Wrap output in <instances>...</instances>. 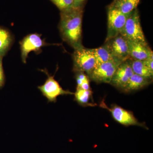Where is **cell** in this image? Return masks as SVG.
Masks as SVG:
<instances>
[{
	"mask_svg": "<svg viewBox=\"0 0 153 153\" xmlns=\"http://www.w3.org/2000/svg\"><path fill=\"white\" fill-rule=\"evenodd\" d=\"M82 16L81 7H73L60 12V33L63 40L74 49L82 45Z\"/></svg>",
	"mask_w": 153,
	"mask_h": 153,
	"instance_id": "6da1fadb",
	"label": "cell"
},
{
	"mask_svg": "<svg viewBox=\"0 0 153 153\" xmlns=\"http://www.w3.org/2000/svg\"><path fill=\"white\" fill-rule=\"evenodd\" d=\"M73 55V70L76 72H86L90 75L96 66L94 49L83 46L75 48Z\"/></svg>",
	"mask_w": 153,
	"mask_h": 153,
	"instance_id": "7a4b0ae2",
	"label": "cell"
},
{
	"mask_svg": "<svg viewBox=\"0 0 153 153\" xmlns=\"http://www.w3.org/2000/svg\"><path fill=\"white\" fill-rule=\"evenodd\" d=\"M120 34L128 41L147 43L141 26L139 13L137 9L129 16Z\"/></svg>",
	"mask_w": 153,
	"mask_h": 153,
	"instance_id": "3957f363",
	"label": "cell"
},
{
	"mask_svg": "<svg viewBox=\"0 0 153 153\" xmlns=\"http://www.w3.org/2000/svg\"><path fill=\"white\" fill-rule=\"evenodd\" d=\"M131 13H123L117 9L109 6L108 11V32L105 42L120 34Z\"/></svg>",
	"mask_w": 153,
	"mask_h": 153,
	"instance_id": "277c9868",
	"label": "cell"
},
{
	"mask_svg": "<svg viewBox=\"0 0 153 153\" xmlns=\"http://www.w3.org/2000/svg\"><path fill=\"white\" fill-rule=\"evenodd\" d=\"M123 61L115 58L96 66L89 76L97 83H110L115 72Z\"/></svg>",
	"mask_w": 153,
	"mask_h": 153,
	"instance_id": "5b68a950",
	"label": "cell"
},
{
	"mask_svg": "<svg viewBox=\"0 0 153 153\" xmlns=\"http://www.w3.org/2000/svg\"><path fill=\"white\" fill-rule=\"evenodd\" d=\"M41 71L47 74V78L44 84L38 86V88L49 102H56L59 96L74 94L69 91L64 90L55 80L54 75H50L46 69Z\"/></svg>",
	"mask_w": 153,
	"mask_h": 153,
	"instance_id": "8992f818",
	"label": "cell"
},
{
	"mask_svg": "<svg viewBox=\"0 0 153 153\" xmlns=\"http://www.w3.org/2000/svg\"><path fill=\"white\" fill-rule=\"evenodd\" d=\"M100 105L102 108L109 111L114 120L123 125L126 126H138L146 127L144 123H140L138 121L132 112L124 109L121 107L114 105L109 108L105 103L104 100L101 101Z\"/></svg>",
	"mask_w": 153,
	"mask_h": 153,
	"instance_id": "52a82bcc",
	"label": "cell"
},
{
	"mask_svg": "<svg viewBox=\"0 0 153 153\" xmlns=\"http://www.w3.org/2000/svg\"><path fill=\"white\" fill-rule=\"evenodd\" d=\"M38 33L30 34L20 42L21 56L22 62L26 63L28 55L30 52H38L42 47L48 45Z\"/></svg>",
	"mask_w": 153,
	"mask_h": 153,
	"instance_id": "ba28073f",
	"label": "cell"
},
{
	"mask_svg": "<svg viewBox=\"0 0 153 153\" xmlns=\"http://www.w3.org/2000/svg\"><path fill=\"white\" fill-rule=\"evenodd\" d=\"M113 56L122 61L130 59L127 40L120 34L105 42Z\"/></svg>",
	"mask_w": 153,
	"mask_h": 153,
	"instance_id": "9c48e42d",
	"label": "cell"
},
{
	"mask_svg": "<svg viewBox=\"0 0 153 153\" xmlns=\"http://www.w3.org/2000/svg\"><path fill=\"white\" fill-rule=\"evenodd\" d=\"M134 74L131 66V59L122 62L117 69L110 83L117 88L123 89Z\"/></svg>",
	"mask_w": 153,
	"mask_h": 153,
	"instance_id": "30bf717a",
	"label": "cell"
},
{
	"mask_svg": "<svg viewBox=\"0 0 153 153\" xmlns=\"http://www.w3.org/2000/svg\"><path fill=\"white\" fill-rule=\"evenodd\" d=\"M127 42L130 57L132 59L144 60L153 53L147 43L134 42L128 40Z\"/></svg>",
	"mask_w": 153,
	"mask_h": 153,
	"instance_id": "8fae6325",
	"label": "cell"
},
{
	"mask_svg": "<svg viewBox=\"0 0 153 153\" xmlns=\"http://www.w3.org/2000/svg\"><path fill=\"white\" fill-rule=\"evenodd\" d=\"M152 82V79L134 74L128 80L124 88V92H128L139 90L149 85Z\"/></svg>",
	"mask_w": 153,
	"mask_h": 153,
	"instance_id": "7c38bea8",
	"label": "cell"
},
{
	"mask_svg": "<svg viewBox=\"0 0 153 153\" xmlns=\"http://www.w3.org/2000/svg\"><path fill=\"white\" fill-rule=\"evenodd\" d=\"M140 0H114L111 6L125 14L131 13L139 4Z\"/></svg>",
	"mask_w": 153,
	"mask_h": 153,
	"instance_id": "4fadbf2b",
	"label": "cell"
},
{
	"mask_svg": "<svg viewBox=\"0 0 153 153\" xmlns=\"http://www.w3.org/2000/svg\"><path fill=\"white\" fill-rule=\"evenodd\" d=\"M96 66L100 64L115 59L106 44L97 49H94ZM95 66V67H96Z\"/></svg>",
	"mask_w": 153,
	"mask_h": 153,
	"instance_id": "5bb4252c",
	"label": "cell"
},
{
	"mask_svg": "<svg viewBox=\"0 0 153 153\" xmlns=\"http://www.w3.org/2000/svg\"><path fill=\"white\" fill-rule=\"evenodd\" d=\"M131 59V66L134 74L152 79L153 72L145 65L143 60Z\"/></svg>",
	"mask_w": 153,
	"mask_h": 153,
	"instance_id": "9a60e30c",
	"label": "cell"
},
{
	"mask_svg": "<svg viewBox=\"0 0 153 153\" xmlns=\"http://www.w3.org/2000/svg\"><path fill=\"white\" fill-rule=\"evenodd\" d=\"M92 93L91 90H83L76 87V91L74 93V99L78 104L82 106H94L95 105L89 102Z\"/></svg>",
	"mask_w": 153,
	"mask_h": 153,
	"instance_id": "2e32d148",
	"label": "cell"
},
{
	"mask_svg": "<svg viewBox=\"0 0 153 153\" xmlns=\"http://www.w3.org/2000/svg\"><path fill=\"white\" fill-rule=\"evenodd\" d=\"M12 42V38L8 31L0 28V57H2L8 51Z\"/></svg>",
	"mask_w": 153,
	"mask_h": 153,
	"instance_id": "e0dca14e",
	"label": "cell"
},
{
	"mask_svg": "<svg viewBox=\"0 0 153 153\" xmlns=\"http://www.w3.org/2000/svg\"><path fill=\"white\" fill-rule=\"evenodd\" d=\"M60 11L66 10L74 7V0H50Z\"/></svg>",
	"mask_w": 153,
	"mask_h": 153,
	"instance_id": "ac0fdd59",
	"label": "cell"
},
{
	"mask_svg": "<svg viewBox=\"0 0 153 153\" xmlns=\"http://www.w3.org/2000/svg\"><path fill=\"white\" fill-rule=\"evenodd\" d=\"M144 63L146 66L148 67L151 71L153 72V53L151 54L150 55L146 60H143Z\"/></svg>",
	"mask_w": 153,
	"mask_h": 153,
	"instance_id": "d6986e66",
	"label": "cell"
},
{
	"mask_svg": "<svg viewBox=\"0 0 153 153\" xmlns=\"http://www.w3.org/2000/svg\"><path fill=\"white\" fill-rule=\"evenodd\" d=\"M5 77L2 66V57H0V88L2 87L4 83Z\"/></svg>",
	"mask_w": 153,
	"mask_h": 153,
	"instance_id": "ffe728a7",
	"label": "cell"
},
{
	"mask_svg": "<svg viewBox=\"0 0 153 153\" xmlns=\"http://www.w3.org/2000/svg\"><path fill=\"white\" fill-rule=\"evenodd\" d=\"M77 88H79L83 89V90H91L90 85H89V79H88L85 80V81H83L82 84L80 85V87Z\"/></svg>",
	"mask_w": 153,
	"mask_h": 153,
	"instance_id": "44dd1931",
	"label": "cell"
},
{
	"mask_svg": "<svg viewBox=\"0 0 153 153\" xmlns=\"http://www.w3.org/2000/svg\"><path fill=\"white\" fill-rule=\"evenodd\" d=\"M85 0H74V7H81V5Z\"/></svg>",
	"mask_w": 153,
	"mask_h": 153,
	"instance_id": "7402d4cb",
	"label": "cell"
}]
</instances>
